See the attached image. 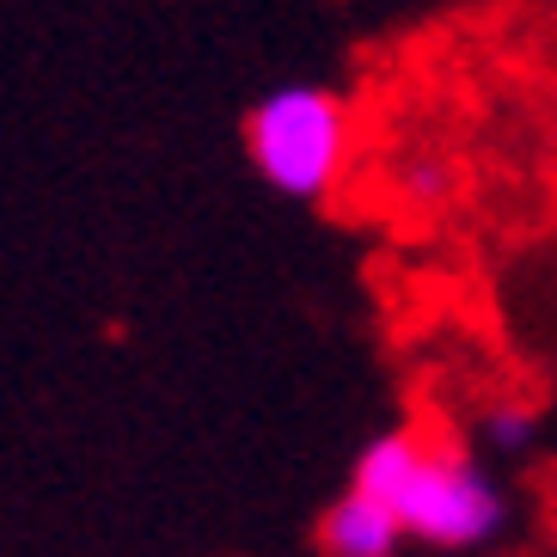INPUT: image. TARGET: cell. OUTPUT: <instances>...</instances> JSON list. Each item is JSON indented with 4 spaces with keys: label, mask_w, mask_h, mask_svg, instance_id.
Listing matches in <instances>:
<instances>
[{
    "label": "cell",
    "mask_w": 557,
    "mask_h": 557,
    "mask_svg": "<svg viewBox=\"0 0 557 557\" xmlns=\"http://www.w3.org/2000/svg\"><path fill=\"white\" fill-rule=\"evenodd\" d=\"M349 491L374 496L405 540L429 552H484L515 521L503 478L454 435H429L417 423L368 435L349 459Z\"/></svg>",
    "instance_id": "obj_1"
},
{
    "label": "cell",
    "mask_w": 557,
    "mask_h": 557,
    "mask_svg": "<svg viewBox=\"0 0 557 557\" xmlns=\"http://www.w3.org/2000/svg\"><path fill=\"white\" fill-rule=\"evenodd\" d=\"M356 116L344 92L319 81H282L246 111V160L276 197L325 202L349 172Z\"/></svg>",
    "instance_id": "obj_2"
},
{
    "label": "cell",
    "mask_w": 557,
    "mask_h": 557,
    "mask_svg": "<svg viewBox=\"0 0 557 557\" xmlns=\"http://www.w3.org/2000/svg\"><path fill=\"white\" fill-rule=\"evenodd\" d=\"M405 545H410L405 527H398L374 496L349 491V484L331 496L325 515H319V552L325 557H398Z\"/></svg>",
    "instance_id": "obj_3"
},
{
    "label": "cell",
    "mask_w": 557,
    "mask_h": 557,
    "mask_svg": "<svg viewBox=\"0 0 557 557\" xmlns=\"http://www.w3.org/2000/svg\"><path fill=\"white\" fill-rule=\"evenodd\" d=\"M393 197L405 202V209L417 214H435L447 209V202L459 197V165L447 160V153H405V160L393 165Z\"/></svg>",
    "instance_id": "obj_4"
},
{
    "label": "cell",
    "mask_w": 557,
    "mask_h": 557,
    "mask_svg": "<svg viewBox=\"0 0 557 557\" xmlns=\"http://www.w3.org/2000/svg\"><path fill=\"white\" fill-rule=\"evenodd\" d=\"M478 435H484V447H496L503 459H521V454H533V447H540L545 410L533 405V398H496V405L484 410Z\"/></svg>",
    "instance_id": "obj_5"
}]
</instances>
